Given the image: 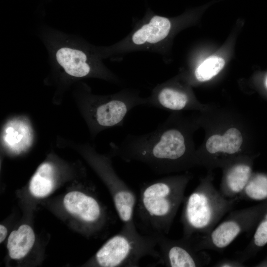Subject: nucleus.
Instances as JSON below:
<instances>
[{
  "mask_svg": "<svg viewBox=\"0 0 267 267\" xmlns=\"http://www.w3.org/2000/svg\"><path fill=\"white\" fill-rule=\"evenodd\" d=\"M170 119L147 134H128L119 143H111V154L126 162L136 161L157 174L170 173L189 166L185 134Z\"/></svg>",
  "mask_w": 267,
  "mask_h": 267,
  "instance_id": "nucleus-1",
  "label": "nucleus"
},
{
  "mask_svg": "<svg viewBox=\"0 0 267 267\" xmlns=\"http://www.w3.org/2000/svg\"><path fill=\"white\" fill-rule=\"evenodd\" d=\"M41 38L53 73L65 85L89 78L117 81L97 53L80 39L50 27L42 30Z\"/></svg>",
  "mask_w": 267,
  "mask_h": 267,
  "instance_id": "nucleus-2",
  "label": "nucleus"
},
{
  "mask_svg": "<svg viewBox=\"0 0 267 267\" xmlns=\"http://www.w3.org/2000/svg\"><path fill=\"white\" fill-rule=\"evenodd\" d=\"M189 179L187 176L166 177L141 185L134 215L146 234L169 233Z\"/></svg>",
  "mask_w": 267,
  "mask_h": 267,
  "instance_id": "nucleus-3",
  "label": "nucleus"
},
{
  "mask_svg": "<svg viewBox=\"0 0 267 267\" xmlns=\"http://www.w3.org/2000/svg\"><path fill=\"white\" fill-rule=\"evenodd\" d=\"M78 102L90 135L94 138L104 130L122 126L132 109L146 105V97H141L137 91L129 89L110 95H95L83 85L78 92Z\"/></svg>",
  "mask_w": 267,
  "mask_h": 267,
  "instance_id": "nucleus-4",
  "label": "nucleus"
},
{
  "mask_svg": "<svg viewBox=\"0 0 267 267\" xmlns=\"http://www.w3.org/2000/svg\"><path fill=\"white\" fill-rule=\"evenodd\" d=\"M237 200L225 198L209 179L201 180L183 202V236L209 234Z\"/></svg>",
  "mask_w": 267,
  "mask_h": 267,
  "instance_id": "nucleus-5",
  "label": "nucleus"
},
{
  "mask_svg": "<svg viewBox=\"0 0 267 267\" xmlns=\"http://www.w3.org/2000/svg\"><path fill=\"white\" fill-rule=\"evenodd\" d=\"M146 256L159 257L156 236L141 234L137 228L122 226L120 232L97 251L93 261L102 267H137Z\"/></svg>",
  "mask_w": 267,
  "mask_h": 267,
  "instance_id": "nucleus-6",
  "label": "nucleus"
},
{
  "mask_svg": "<svg viewBox=\"0 0 267 267\" xmlns=\"http://www.w3.org/2000/svg\"><path fill=\"white\" fill-rule=\"evenodd\" d=\"M96 172L105 182L111 192L118 216L124 227L137 228L134 212L137 202L133 190L117 174L109 157L97 153L89 143L74 144Z\"/></svg>",
  "mask_w": 267,
  "mask_h": 267,
  "instance_id": "nucleus-7",
  "label": "nucleus"
},
{
  "mask_svg": "<svg viewBox=\"0 0 267 267\" xmlns=\"http://www.w3.org/2000/svg\"><path fill=\"white\" fill-rule=\"evenodd\" d=\"M257 215L258 209L254 207L230 212L226 219L216 225L209 234L195 236L197 249L222 251L239 235L251 228Z\"/></svg>",
  "mask_w": 267,
  "mask_h": 267,
  "instance_id": "nucleus-8",
  "label": "nucleus"
},
{
  "mask_svg": "<svg viewBox=\"0 0 267 267\" xmlns=\"http://www.w3.org/2000/svg\"><path fill=\"white\" fill-rule=\"evenodd\" d=\"M159 253L157 264L168 267H200L208 265L211 259L204 250L195 246V236L171 239L156 235Z\"/></svg>",
  "mask_w": 267,
  "mask_h": 267,
  "instance_id": "nucleus-9",
  "label": "nucleus"
},
{
  "mask_svg": "<svg viewBox=\"0 0 267 267\" xmlns=\"http://www.w3.org/2000/svg\"><path fill=\"white\" fill-rule=\"evenodd\" d=\"M63 203L69 212L94 228H98L104 222L102 207L97 199L90 194L71 191L65 195Z\"/></svg>",
  "mask_w": 267,
  "mask_h": 267,
  "instance_id": "nucleus-10",
  "label": "nucleus"
},
{
  "mask_svg": "<svg viewBox=\"0 0 267 267\" xmlns=\"http://www.w3.org/2000/svg\"><path fill=\"white\" fill-rule=\"evenodd\" d=\"M2 143L10 152L19 154L28 149L34 140V132L28 119L19 116L5 123L2 131Z\"/></svg>",
  "mask_w": 267,
  "mask_h": 267,
  "instance_id": "nucleus-11",
  "label": "nucleus"
},
{
  "mask_svg": "<svg viewBox=\"0 0 267 267\" xmlns=\"http://www.w3.org/2000/svg\"><path fill=\"white\" fill-rule=\"evenodd\" d=\"M171 27L169 18L153 15L134 32L131 38V42L137 46L157 44L168 36Z\"/></svg>",
  "mask_w": 267,
  "mask_h": 267,
  "instance_id": "nucleus-12",
  "label": "nucleus"
},
{
  "mask_svg": "<svg viewBox=\"0 0 267 267\" xmlns=\"http://www.w3.org/2000/svg\"><path fill=\"white\" fill-rule=\"evenodd\" d=\"M187 93L168 84H160L146 97V105L155 108L178 111L184 109L189 103Z\"/></svg>",
  "mask_w": 267,
  "mask_h": 267,
  "instance_id": "nucleus-13",
  "label": "nucleus"
},
{
  "mask_svg": "<svg viewBox=\"0 0 267 267\" xmlns=\"http://www.w3.org/2000/svg\"><path fill=\"white\" fill-rule=\"evenodd\" d=\"M252 176L251 166L244 162H238L226 169L219 191L228 199H239Z\"/></svg>",
  "mask_w": 267,
  "mask_h": 267,
  "instance_id": "nucleus-14",
  "label": "nucleus"
},
{
  "mask_svg": "<svg viewBox=\"0 0 267 267\" xmlns=\"http://www.w3.org/2000/svg\"><path fill=\"white\" fill-rule=\"evenodd\" d=\"M242 142L240 132L236 128H232L227 130L223 135L211 136L206 141V149L211 154L221 152L233 155L239 151Z\"/></svg>",
  "mask_w": 267,
  "mask_h": 267,
  "instance_id": "nucleus-15",
  "label": "nucleus"
},
{
  "mask_svg": "<svg viewBox=\"0 0 267 267\" xmlns=\"http://www.w3.org/2000/svg\"><path fill=\"white\" fill-rule=\"evenodd\" d=\"M35 236L33 229L28 225H21L17 230L10 234L7 248L10 257L20 259L25 257L33 247Z\"/></svg>",
  "mask_w": 267,
  "mask_h": 267,
  "instance_id": "nucleus-16",
  "label": "nucleus"
},
{
  "mask_svg": "<svg viewBox=\"0 0 267 267\" xmlns=\"http://www.w3.org/2000/svg\"><path fill=\"white\" fill-rule=\"evenodd\" d=\"M56 171L54 166L49 162L41 164L32 177L29 190L31 193L37 197H43L52 190Z\"/></svg>",
  "mask_w": 267,
  "mask_h": 267,
  "instance_id": "nucleus-17",
  "label": "nucleus"
},
{
  "mask_svg": "<svg viewBox=\"0 0 267 267\" xmlns=\"http://www.w3.org/2000/svg\"><path fill=\"white\" fill-rule=\"evenodd\" d=\"M267 198V175H252L239 199L261 200Z\"/></svg>",
  "mask_w": 267,
  "mask_h": 267,
  "instance_id": "nucleus-18",
  "label": "nucleus"
},
{
  "mask_svg": "<svg viewBox=\"0 0 267 267\" xmlns=\"http://www.w3.org/2000/svg\"><path fill=\"white\" fill-rule=\"evenodd\" d=\"M224 59L217 56H212L202 62L195 69L194 75L200 82L210 80L217 75L223 68Z\"/></svg>",
  "mask_w": 267,
  "mask_h": 267,
  "instance_id": "nucleus-19",
  "label": "nucleus"
},
{
  "mask_svg": "<svg viewBox=\"0 0 267 267\" xmlns=\"http://www.w3.org/2000/svg\"><path fill=\"white\" fill-rule=\"evenodd\" d=\"M267 243V214L257 227L253 240L250 244L238 254V259L244 263L248 259V256L253 248H260Z\"/></svg>",
  "mask_w": 267,
  "mask_h": 267,
  "instance_id": "nucleus-20",
  "label": "nucleus"
},
{
  "mask_svg": "<svg viewBox=\"0 0 267 267\" xmlns=\"http://www.w3.org/2000/svg\"><path fill=\"white\" fill-rule=\"evenodd\" d=\"M215 267H244V263L237 259H224L217 263Z\"/></svg>",
  "mask_w": 267,
  "mask_h": 267,
  "instance_id": "nucleus-21",
  "label": "nucleus"
},
{
  "mask_svg": "<svg viewBox=\"0 0 267 267\" xmlns=\"http://www.w3.org/2000/svg\"><path fill=\"white\" fill-rule=\"evenodd\" d=\"M7 229L3 225H0V242L1 243L5 239L7 235Z\"/></svg>",
  "mask_w": 267,
  "mask_h": 267,
  "instance_id": "nucleus-22",
  "label": "nucleus"
},
{
  "mask_svg": "<svg viewBox=\"0 0 267 267\" xmlns=\"http://www.w3.org/2000/svg\"><path fill=\"white\" fill-rule=\"evenodd\" d=\"M265 85L267 89V76L266 77V78L265 79Z\"/></svg>",
  "mask_w": 267,
  "mask_h": 267,
  "instance_id": "nucleus-23",
  "label": "nucleus"
}]
</instances>
